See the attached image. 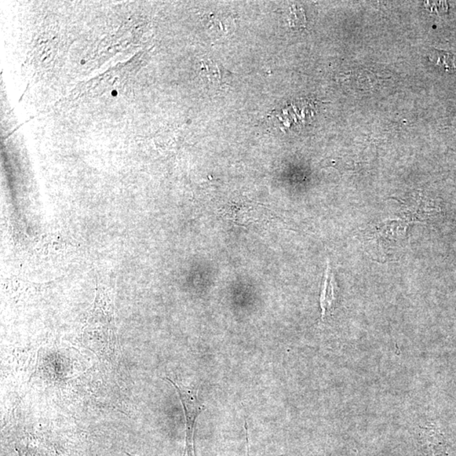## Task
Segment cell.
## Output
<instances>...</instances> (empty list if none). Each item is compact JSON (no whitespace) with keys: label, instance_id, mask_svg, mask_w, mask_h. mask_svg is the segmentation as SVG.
<instances>
[{"label":"cell","instance_id":"6da1fadb","mask_svg":"<svg viewBox=\"0 0 456 456\" xmlns=\"http://www.w3.org/2000/svg\"><path fill=\"white\" fill-rule=\"evenodd\" d=\"M177 389L184 407L186 420V444L184 456H195V429L198 416L202 413L204 406L197 399L196 394L191 390L182 388L176 383L166 378Z\"/></svg>","mask_w":456,"mask_h":456},{"label":"cell","instance_id":"7a4b0ae2","mask_svg":"<svg viewBox=\"0 0 456 456\" xmlns=\"http://www.w3.org/2000/svg\"><path fill=\"white\" fill-rule=\"evenodd\" d=\"M202 74L208 85L218 87L227 85L232 75L221 64L211 60L202 62Z\"/></svg>","mask_w":456,"mask_h":456},{"label":"cell","instance_id":"3957f363","mask_svg":"<svg viewBox=\"0 0 456 456\" xmlns=\"http://www.w3.org/2000/svg\"><path fill=\"white\" fill-rule=\"evenodd\" d=\"M337 284L335 282L334 274L332 273L329 263L326 269V276H324V282L321 293L320 304L322 309L323 318L327 315V313L331 311L337 300Z\"/></svg>","mask_w":456,"mask_h":456},{"label":"cell","instance_id":"277c9868","mask_svg":"<svg viewBox=\"0 0 456 456\" xmlns=\"http://www.w3.org/2000/svg\"><path fill=\"white\" fill-rule=\"evenodd\" d=\"M429 60L445 72L456 71V58L454 54L442 50L434 49L429 54Z\"/></svg>","mask_w":456,"mask_h":456},{"label":"cell","instance_id":"5b68a950","mask_svg":"<svg viewBox=\"0 0 456 456\" xmlns=\"http://www.w3.org/2000/svg\"><path fill=\"white\" fill-rule=\"evenodd\" d=\"M306 16L304 10L298 5H291L289 16H288V24L291 27L304 28L306 27Z\"/></svg>","mask_w":456,"mask_h":456},{"label":"cell","instance_id":"8992f818","mask_svg":"<svg viewBox=\"0 0 456 456\" xmlns=\"http://www.w3.org/2000/svg\"><path fill=\"white\" fill-rule=\"evenodd\" d=\"M111 95H112V97H115L118 96V95H119V91H117V90H112V91H111Z\"/></svg>","mask_w":456,"mask_h":456},{"label":"cell","instance_id":"52a82bcc","mask_svg":"<svg viewBox=\"0 0 456 456\" xmlns=\"http://www.w3.org/2000/svg\"><path fill=\"white\" fill-rule=\"evenodd\" d=\"M86 63V61L85 60H80V64H85Z\"/></svg>","mask_w":456,"mask_h":456}]
</instances>
